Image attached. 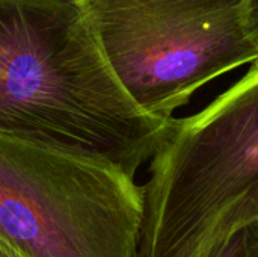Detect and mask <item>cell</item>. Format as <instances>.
I'll use <instances>...</instances> for the list:
<instances>
[{
    "mask_svg": "<svg viewBox=\"0 0 258 257\" xmlns=\"http://www.w3.org/2000/svg\"><path fill=\"white\" fill-rule=\"evenodd\" d=\"M172 118L124 91L82 0H0V135L135 179Z\"/></svg>",
    "mask_w": 258,
    "mask_h": 257,
    "instance_id": "obj_1",
    "label": "cell"
},
{
    "mask_svg": "<svg viewBox=\"0 0 258 257\" xmlns=\"http://www.w3.org/2000/svg\"><path fill=\"white\" fill-rule=\"evenodd\" d=\"M136 257H209L258 221V61L150 159Z\"/></svg>",
    "mask_w": 258,
    "mask_h": 257,
    "instance_id": "obj_2",
    "label": "cell"
},
{
    "mask_svg": "<svg viewBox=\"0 0 258 257\" xmlns=\"http://www.w3.org/2000/svg\"><path fill=\"white\" fill-rule=\"evenodd\" d=\"M142 214L121 170L0 135V241L23 257H136Z\"/></svg>",
    "mask_w": 258,
    "mask_h": 257,
    "instance_id": "obj_3",
    "label": "cell"
},
{
    "mask_svg": "<svg viewBox=\"0 0 258 257\" xmlns=\"http://www.w3.org/2000/svg\"><path fill=\"white\" fill-rule=\"evenodd\" d=\"M103 55L130 98L171 118L209 82L258 61L246 0H82Z\"/></svg>",
    "mask_w": 258,
    "mask_h": 257,
    "instance_id": "obj_4",
    "label": "cell"
},
{
    "mask_svg": "<svg viewBox=\"0 0 258 257\" xmlns=\"http://www.w3.org/2000/svg\"><path fill=\"white\" fill-rule=\"evenodd\" d=\"M209 257H258V227L251 224L221 244Z\"/></svg>",
    "mask_w": 258,
    "mask_h": 257,
    "instance_id": "obj_5",
    "label": "cell"
},
{
    "mask_svg": "<svg viewBox=\"0 0 258 257\" xmlns=\"http://www.w3.org/2000/svg\"><path fill=\"white\" fill-rule=\"evenodd\" d=\"M245 30L249 39L258 47V0H246L243 9Z\"/></svg>",
    "mask_w": 258,
    "mask_h": 257,
    "instance_id": "obj_6",
    "label": "cell"
},
{
    "mask_svg": "<svg viewBox=\"0 0 258 257\" xmlns=\"http://www.w3.org/2000/svg\"><path fill=\"white\" fill-rule=\"evenodd\" d=\"M0 257H23L20 253H17L14 248L6 245L5 242L0 241Z\"/></svg>",
    "mask_w": 258,
    "mask_h": 257,
    "instance_id": "obj_7",
    "label": "cell"
},
{
    "mask_svg": "<svg viewBox=\"0 0 258 257\" xmlns=\"http://www.w3.org/2000/svg\"><path fill=\"white\" fill-rule=\"evenodd\" d=\"M257 226H258V221H257Z\"/></svg>",
    "mask_w": 258,
    "mask_h": 257,
    "instance_id": "obj_8",
    "label": "cell"
}]
</instances>
